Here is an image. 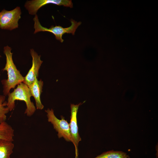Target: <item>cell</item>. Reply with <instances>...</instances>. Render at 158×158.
<instances>
[{
    "mask_svg": "<svg viewBox=\"0 0 158 158\" xmlns=\"http://www.w3.org/2000/svg\"><path fill=\"white\" fill-rule=\"evenodd\" d=\"M5 96L0 95V124L6 121V114L10 111L7 106V101H5Z\"/></svg>",
    "mask_w": 158,
    "mask_h": 158,
    "instance_id": "13",
    "label": "cell"
},
{
    "mask_svg": "<svg viewBox=\"0 0 158 158\" xmlns=\"http://www.w3.org/2000/svg\"><path fill=\"white\" fill-rule=\"evenodd\" d=\"M11 48L7 45L4 48V53L6 56V63L3 70L7 72V79L1 81L3 87L4 95L6 96L10 92L11 89L14 88L17 85L23 82V77L18 70L12 59L13 53L11 52Z\"/></svg>",
    "mask_w": 158,
    "mask_h": 158,
    "instance_id": "1",
    "label": "cell"
},
{
    "mask_svg": "<svg viewBox=\"0 0 158 158\" xmlns=\"http://www.w3.org/2000/svg\"><path fill=\"white\" fill-rule=\"evenodd\" d=\"M20 8L17 6L11 11L4 9L0 12V28L12 30L18 28V22L21 18Z\"/></svg>",
    "mask_w": 158,
    "mask_h": 158,
    "instance_id": "5",
    "label": "cell"
},
{
    "mask_svg": "<svg viewBox=\"0 0 158 158\" xmlns=\"http://www.w3.org/2000/svg\"><path fill=\"white\" fill-rule=\"evenodd\" d=\"M52 4L66 7L72 8L73 4L71 0H32L27 1L24 7L28 10L29 13L35 15L38 10L42 6L47 4Z\"/></svg>",
    "mask_w": 158,
    "mask_h": 158,
    "instance_id": "6",
    "label": "cell"
},
{
    "mask_svg": "<svg viewBox=\"0 0 158 158\" xmlns=\"http://www.w3.org/2000/svg\"><path fill=\"white\" fill-rule=\"evenodd\" d=\"M45 111L47 113L48 121L53 125L54 128L58 132V138L63 137L67 141L72 142L69 124L67 121L63 116L61 117V120L57 118L52 109H48Z\"/></svg>",
    "mask_w": 158,
    "mask_h": 158,
    "instance_id": "4",
    "label": "cell"
},
{
    "mask_svg": "<svg viewBox=\"0 0 158 158\" xmlns=\"http://www.w3.org/2000/svg\"><path fill=\"white\" fill-rule=\"evenodd\" d=\"M1 57V56L0 55V58Z\"/></svg>",
    "mask_w": 158,
    "mask_h": 158,
    "instance_id": "14",
    "label": "cell"
},
{
    "mask_svg": "<svg viewBox=\"0 0 158 158\" xmlns=\"http://www.w3.org/2000/svg\"><path fill=\"white\" fill-rule=\"evenodd\" d=\"M17 85L12 92H9L8 94L7 106L11 111L15 107L16 100L24 101L26 106L25 114L28 116H30L34 114L36 109L31 101L30 97L32 96L29 87L23 82Z\"/></svg>",
    "mask_w": 158,
    "mask_h": 158,
    "instance_id": "2",
    "label": "cell"
},
{
    "mask_svg": "<svg viewBox=\"0 0 158 158\" xmlns=\"http://www.w3.org/2000/svg\"><path fill=\"white\" fill-rule=\"evenodd\" d=\"M14 130L6 121L0 124V139L13 141Z\"/></svg>",
    "mask_w": 158,
    "mask_h": 158,
    "instance_id": "11",
    "label": "cell"
},
{
    "mask_svg": "<svg viewBox=\"0 0 158 158\" xmlns=\"http://www.w3.org/2000/svg\"><path fill=\"white\" fill-rule=\"evenodd\" d=\"M33 20L34 22V28L35 30L34 34L40 32H50L54 35L57 40L61 43L64 41L62 37L64 34L71 33L73 35H74L76 30L82 23L81 22H77L71 19L70 20L71 25L69 27L64 28L60 25L55 26L52 25L49 28H47L41 25L37 14L35 15Z\"/></svg>",
    "mask_w": 158,
    "mask_h": 158,
    "instance_id": "3",
    "label": "cell"
},
{
    "mask_svg": "<svg viewBox=\"0 0 158 158\" xmlns=\"http://www.w3.org/2000/svg\"><path fill=\"white\" fill-rule=\"evenodd\" d=\"M129 157L126 153L122 151L112 150L103 153L94 158H127Z\"/></svg>",
    "mask_w": 158,
    "mask_h": 158,
    "instance_id": "12",
    "label": "cell"
},
{
    "mask_svg": "<svg viewBox=\"0 0 158 158\" xmlns=\"http://www.w3.org/2000/svg\"><path fill=\"white\" fill-rule=\"evenodd\" d=\"M30 54L32 58V65L28 73L24 77L23 83L28 87L34 82L35 78L38 76L39 71L43 61L40 59L41 56L33 49H30Z\"/></svg>",
    "mask_w": 158,
    "mask_h": 158,
    "instance_id": "8",
    "label": "cell"
},
{
    "mask_svg": "<svg viewBox=\"0 0 158 158\" xmlns=\"http://www.w3.org/2000/svg\"><path fill=\"white\" fill-rule=\"evenodd\" d=\"M13 142L0 139V158H10L14 147Z\"/></svg>",
    "mask_w": 158,
    "mask_h": 158,
    "instance_id": "10",
    "label": "cell"
},
{
    "mask_svg": "<svg viewBox=\"0 0 158 158\" xmlns=\"http://www.w3.org/2000/svg\"><path fill=\"white\" fill-rule=\"evenodd\" d=\"M81 104V103H80L76 105L73 104L71 105V120L69 124L72 142L75 147V158H78V146L79 142L81 140L78 132L77 121V113L79 107Z\"/></svg>",
    "mask_w": 158,
    "mask_h": 158,
    "instance_id": "7",
    "label": "cell"
},
{
    "mask_svg": "<svg viewBox=\"0 0 158 158\" xmlns=\"http://www.w3.org/2000/svg\"><path fill=\"white\" fill-rule=\"evenodd\" d=\"M43 85L42 80H38L37 78H36L32 83L28 87L31 96L35 99L37 109L42 110L44 107L40 99Z\"/></svg>",
    "mask_w": 158,
    "mask_h": 158,
    "instance_id": "9",
    "label": "cell"
}]
</instances>
